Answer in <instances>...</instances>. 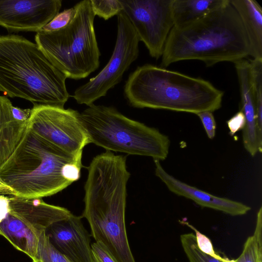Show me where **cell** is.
Returning a JSON list of instances; mask_svg holds the SVG:
<instances>
[{
	"mask_svg": "<svg viewBox=\"0 0 262 262\" xmlns=\"http://www.w3.org/2000/svg\"><path fill=\"white\" fill-rule=\"evenodd\" d=\"M245 31L252 59H262V8L255 0H230Z\"/></svg>",
	"mask_w": 262,
	"mask_h": 262,
	"instance_id": "obj_16",
	"label": "cell"
},
{
	"mask_svg": "<svg viewBox=\"0 0 262 262\" xmlns=\"http://www.w3.org/2000/svg\"><path fill=\"white\" fill-rule=\"evenodd\" d=\"M79 114L71 108L34 104L27 127L65 152L82 157L83 149L90 141Z\"/></svg>",
	"mask_w": 262,
	"mask_h": 262,
	"instance_id": "obj_9",
	"label": "cell"
},
{
	"mask_svg": "<svg viewBox=\"0 0 262 262\" xmlns=\"http://www.w3.org/2000/svg\"><path fill=\"white\" fill-rule=\"evenodd\" d=\"M227 262H262V207L257 214L256 226L253 235L246 241L243 251L236 259L226 258Z\"/></svg>",
	"mask_w": 262,
	"mask_h": 262,
	"instance_id": "obj_20",
	"label": "cell"
},
{
	"mask_svg": "<svg viewBox=\"0 0 262 262\" xmlns=\"http://www.w3.org/2000/svg\"><path fill=\"white\" fill-rule=\"evenodd\" d=\"M75 13L74 7L59 12L49 23L39 31L51 32L58 31L66 27L71 21Z\"/></svg>",
	"mask_w": 262,
	"mask_h": 262,
	"instance_id": "obj_25",
	"label": "cell"
},
{
	"mask_svg": "<svg viewBox=\"0 0 262 262\" xmlns=\"http://www.w3.org/2000/svg\"><path fill=\"white\" fill-rule=\"evenodd\" d=\"M10 213L41 232L72 214L67 209L45 203L41 198L9 196Z\"/></svg>",
	"mask_w": 262,
	"mask_h": 262,
	"instance_id": "obj_14",
	"label": "cell"
},
{
	"mask_svg": "<svg viewBox=\"0 0 262 262\" xmlns=\"http://www.w3.org/2000/svg\"><path fill=\"white\" fill-rule=\"evenodd\" d=\"M126 156L106 151L95 157L84 185L82 217L95 242H102L119 262H136L126 234V185L130 177Z\"/></svg>",
	"mask_w": 262,
	"mask_h": 262,
	"instance_id": "obj_1",
	"label": "cell"
},
{
	"mask_svg": "<svg viewBox=\"0 0 262 262\" xmlns=\"http://www.w3.org/2000/svg\"><path fill=\"white\" fill-rule=\"evenodd\" d=\"M61 0H0V26L37 32L59 12Z\"/></svg>",
	"mask_w": 262,
	"mask_h": 262,
	"instance_id": "obj_11",
	"label": "cell"
},
{
	"mask_svg": "<svg viewBox=\"0 0 262 262\" xmlns=\"http://www.w3.org/2000/svg\"><path fill=\"white\" fill-rule=\"evenodd\" d=\"M31 113V109H22L12 106V113L14 118L19 121L28 122Z\"/></svg>",
	"mask_w": 262,
	"mask_h": 262,
	"instance_id": "obj_30",
	"label": "cell"
},
{
	"mask_svg": "<svg viewBox=\"0 0 262 262\" xmlns=\"http://www.w3.org/2000/svg\"><path fill=\"white\" fill-rule=\"evenodd\" d=\"M47 229L53 246L73 262H93L90 237L81 216L72 214Z\"/></svg>",
	"mask_w": 262,
	"mask_h": 262,
	"instance_id": "obj_12",
	"label": "cell"
},
{
	"mask_svg": "<svg viewBox=\"0 0 262 262\" xmlns=\"http://www.w3.org/2000/svg\"><path fill=\"white\" fill-rule=\"evenodd\" d=\"M228 0H172L173 27L180 28L194 22L225 4Z\"/></svg>",
	"mask_w": 262,
	"mask_h": 262,
	"instance_id": "obj_19",
	"label": "cell"
},
{
	"mask_svg": "<svg viewBox=\"0 0 262 262\" xmlns=\"http://www.w3.org/2000/svg\"><path fill=\"white\" fill-rule=\"evenodd\" d=\"M124 95L132 106L197 114L222 106L224 92L200 78L151 64L138 67L128 77Z\"/></svg>",
	"mask_w": 262,
	"mask_h": 262,
	"instance_id": "obj_5",
	"label": "cell"
},
{
	"mask_svg": "<svg viewBox=\"0 0 262 262\" xmlns=\"http://www.w3.org/2000/svg\"><path fill=\"white\" fill-rule=\"evenodd\" d=\"M140 41L150 55L162 57L169 34L173 27L172 0H119Z\"/></svg>",
	"mask_w": 262,
	"mask_h": 262,
	"instance_id": "obj_10",
	"label": "cell"
},
{
	"mask_svg": "<svg viewBox=\"0 0 262 262\" xmlns=\"http://www.w3.org/2000/svg\"><path fill=\"white\" fill-rule=\"evenodd\" d=\"M12 106L7 97L0 96V167L16 148L27 128L28 122L14 118Z\"/></svg>",
	"mask_w": 262,
	"mask_h": 262,
	"instance_id": "obj_17",
	"label": "cell"
},
{
	"mask_svg": "<svg viewBox=\"0 0 262 262\" xmlns=\"http://www.w3.org/2000/svg\"><path fill=\"white\" fill-rule=\"evenodd\" d=\"M230 133L234 134L237 131L244 128L245 119L243 113L240 111L227 122Z\"/></svg>",
	"mask_w": 262,
	"mask_h": 262,
	"instance_id": "obj_29",
	"label": "cell"
},
{
	"mask_svg": "<svg viewBox=\"0 0 262 262\" xmlns=\"http://www.w3.org/2000/svg\"><path fill=\"white\" fill-rule=\"evenodd\" d=\"M250 72L258 139L262 143V59H250Z\"/></svg>",
	"mask_w": 262,
	"mask_h": 262,
	"instance_id": "obj_21",
	"label": "cell"
},
{
	"mask_svg": "<svg viewBox=\"0 0 262 262\" xmlns=\"http://www.w3.org/2000/svg\"><path fill=\"white\" fill-rule=\"evenodd\" d=\"M90 143L106 151L164 160L170 140L158 129L124 116L113 107L92 104L79 114Z\"/></svg>",
	"mask_w": 262,
	"mask_h": 262,
	"instance_id": "obj_6",
	"label": "cell"
},
{
	"mask_svg": "<svg viewBox=\"0 0 262 262\" xmlns=\"http://www.w3.org/2000/svg\"><path fill=\"white\" fill-rule=\"evenodd\" d=\"M117 16V36L112 55L98 74L75 91L73 97L78 104L89 106L105 96L138 57L140 40L132 24L123 11Z\"/></svg>",
	"mask_w": 262,
	"mask_h": 262,
	"instance_id": "obj_8",
	"label": "cell"
},
{
	"mask_svg": "<svg viewBox=\"0 0 262 262\" xmlns=\"http://www.w3.org/2000/svg\"><path fill=\"white\" fill-rule=\"evenodd\" d=\"M94 15L106 20L123 11L119 0H90Z\"/></svg>",
	"mask_w": 262,
	"mask_h": 262,
	"instance_id": "obj_24",
	"label": "cell"
},
{
	"mask_svg": "<svg viewBox=\"0 0 262 262\" xmlns=\"http://www.w3.org/2000/svg\"><path fill=\"white\" fill-rule=\"evenodd\" d=\"M32 262H73L59 251L51 242L46 230L40 233Z\"/></svg>",
	"mask_w": 262,
	"mask_h": 262,
	"instance_id": "obj_22",
	"label": "cell"
},
{
	"mask_svg": "<svg viewBox=\"0 0 262 262\" xmlns=\"http://www.w3.org/2000/svg\"><path fill=\"white\" fill-rule=\"evenodd\" d=\"M74 7V15L66 27L51 32L39 31L35 40L67 78L77 80L85 78L98 68L100 52L90 0L82 1Z\"/></svg>",
	"mask_w": 262,
	"mask_h": 262,
	"instance_id": "obj_7",
	"label": "cell"
},
{
	"mask_svg": "<svg viewBox=\"0 0 262 262\" xmlns=\"http://www.w3.org/2000/svg\"><path fill=\"white\" fill-rule=\"evenodd\" d=\"M233 63L239 86L241 111L245 119L243 129V144L246 150L254 157L257 152H261L262 144L258 136L255 104L251 89L250 59L244 58Z\"/></svg>",
	"mask_w": 262,
	"mask_h": 262,
	"instance_id": "obj_15",
	"label": "cell"
},
{
	"mask_svg": "<svg viewBox=\"0 0 262 262\" xmlns=\"http://www.w3.org/2000/svg\"><path fill=\"white\" fill-rule=\"evenodd\" d=\"M210 111L203 112L196 114L201 120L208 137L213 139L215 135L216 125L213 115Z\"/></svg>",
	"mask_w": 262,
	"mask_h": 262,
	"instance_id": "obj_27",
	"label": "cell"
},
{
	"mask_svg": "<svg viewBox=\"0 0 262 262\" xmlns=\"http://www.w3.org/2000/svg\"><path fill=\"white\" fill-rule=\"evenodd\" d=\"M67 77L37 45L22 36H0V91L33 104L64 107Z\"/></svg>",
	"mask_w": 262,
	"mask_h": 262,
	"instance_id": "obj_4",
	"label": "cell"
},
{
	"mask_svg": "<svg viewBox=\"0 0 262 262\" xmlns=\"http://www.w3.org/2000/svg\"><path fill=\"white\" fill-rule=\"evenodd\" d=\"M41 232L32 228L10 212L0 223V234L32 259L35 255Z\"/></svg>",
	"mask_w": 262,
	"mask_h": 262,
	"instance_id": "obj_18",
	"label": "cell"
},
{
	"mask_svg": "<svg viewBox=\"0 0 262 262\" xmlns=\"http://www.w3.org/2000/svg\"><path fill=\"white\" fill-rule=\"evenodd\" d=\"M9 212V196L0 194V223L7 216Z\"/></svg>",
	"mask_w": 262,
	"mask_h": 262,
	"instance_id": "obj_31",
	"label": "cell"
},
{
	"mask_svg": "<svg viewBox=\"0 0 262 262\" xmlns=\"http://www.w3.org/2000/svg\"><path fill=\"white\" fill-rule=\"evenodd\" d=\"M187 225L195 231L197 244L200 249L203 252L211 256H217L219 255L214 251L213 245L209 238L200 233L191 225L188 224H187Z\"/></svg>",
	"mask_w": 262,
	"mask_h": 262,
	"instance_id": "obj_28",
	"label": "cell"
},
{
	"mask_svg": "<svg viewBox=\"0 0 262 262\" xmlns=\"http://www.w3.org/2000/svg\"><path fill=\"white\" fill-rule=\"evenodd\" d=\"M180 240L183 250L189 262H227L226 258L212 256L199 248L195 235L192 233L183 234Z\"/></svg>",
	"mask_w": 262,
	"mask_h": 262,
	"instance_id": "obj_23",
	"label": "cell"
},
{
	"mask_svg": "<svg viewBox=\"0 0 262 262\" xmlns=\"http://www.w3.org/2000/svg\"><path fill=\"white\" fill-rule=\"evenodd\" d=\"M81 158L27 127L16 148L0 167V181L14 196L41 199L61 191L80 178Z\"/></svg>",
	"mask_w": 262,
	"mask_h": 262,
	"instance_id": "obj_2",
	"label": "cell"
},
{
	"mask_svg": "<svg viewBox=\"0 0 262 262\" xmlns=\"http://www.w3.org/2000/svg\"><path fill=\"white\" fill-rule=\"evenodd\" d=\"M155 174L174 194L191 200L202 207L222 211L232 216L242 215L251 210L242 203L221 198L189 185L168 173L158 160H154Z\"/></svg>",
	"mask_w": 262,
	"mask_h": 262,
	"instance_id": "obj_13",
	"label": "cell"
},
{
	"mask_svg": "<svg viewBox=\"0 0 262 262\" xmlns=\"http://www.w3.org/2000/svg\"><path fill=\"white\" fill-rule=\"evenodd\" d=\"M91 249L93 262H119L102 242L93 243Z\"/></svg>",
	"mask_w": 262,
	"mask_h": 262,
	"instance_id": "obj_26",
	"label": "cell"
},
{
	"mask_svg": "<svg viewBox=\"0 0 262 262\" xmlns=\"http://www.w3.org/2000/svg\"><path fill=\"white\" fill-rule=\"evenodd\" d=\"M250 56L248 40L240 17L230 0L203 18L173 27L166 40L161 63L166 68L183 60H198L207 67Z\"/></svg>",
	"mask_w": 262,
	"mask_h": 262,
	"instance_id": "obj_3",
	"label": "cell"
}]
</instances>
